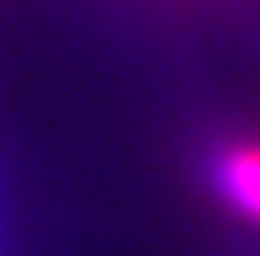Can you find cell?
<instances>
[{
	"instance_id": "cell-1",
	"label": "cell",
	"mask_w": 260,
	"mask_h": 256,
	"mask_svg": "<svg viewBox=\"0 0 260 256\" xmlns=\"http://www.w3.org/2000/svg\"><path fill=\"white\" fill-rule=\"evenodd\" d=\"M210 181L226 202V210L260 227V143L256 139L226 143L210 164Z\"/></svg>"
}]
</instances>
